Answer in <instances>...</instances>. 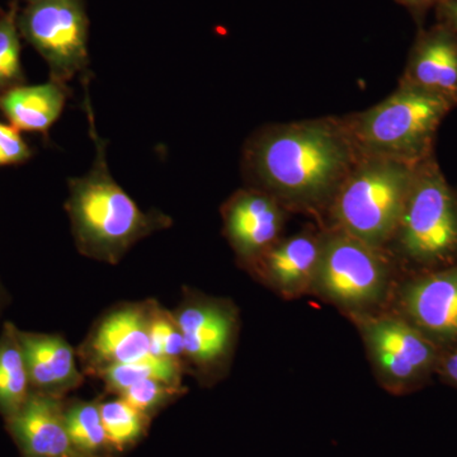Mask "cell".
<instances>
[{
  "mask_svg": "<svg viewBox=\"0 0 457 457\" xmlns=\"http://www.w3.org/2000/svg\"><path fill=\"white\" fill-rule=\"evenodd\" d=\"M453 107L438 96L399 84L375 106L343 119L361 156L420 164L431 158L436 134Z\"/></svg>",
  "mask_w": 457,
  "mask_h": 457,
  "instance_id": "obj_4",
  "label": "cell"
},
{
  "mask_svg": "<svg viewBox=\"0 0 457 457\" xmlns=\"http://www.w3.org/2000/svg\"><path fill=\"white\" fill-rule=\"evenodd\" d=\"M287 210L253 187L239 189L222 206L224 231L237 258L252 269L281 239Z\"/></svg>",
  "mask_w": 457,
  "mask_h": 457,
  "instance_id": "obj_9",
  "label": "cell"
},
{
  "mask_svg": "<svg viewBox=\"0 0 457 457\" xmlns=\"http://www.w3.org/2000/svg\"><path fill=\"white\" fill-rule=\"evenodd\" d=\"M402 305L420 329L441 338L457 337V270L433 273L411 282Z\"/></svg>",
  "mask_w": 457,
  "mask_h": 457,
  "instance_id": "obj_15",
  "label": "cell"
},
{
  "mask_svg": "<svg viewBox=\"0 0 457 457\" xmlns=\"http://www.w3.org/2000/svg\"><path fill=\"white\" fill-rule=\"evenodd\" d=\"M321 237L314 231H302L281 237L270 246L252 269L273 290L288 299L312 293L319 258Z\"/></svg>",
  "mask_w": 457,
  "mask_h": 457,
  "instance_id": "obj_11",
  "label": "cell"
},
{
  "mask_svg": "<svg viewBox=\"0 0 457 457\" xmlns=\"http://www.w3.org/2000/svg\"><path fill=\"white\" fill-rule=\"evenodd\" d=\"M399 84L457 104V38L446 26L433 27L418 37Z\"/></svg>",
  "mask_w": 457,
  "mask_h": 457,
  "instance_id": "obj_12",
  "label": "cell"
},
{
  "mask_svg": "<svg viewBox=\"0 0 457 457\" xmlns=\"http://www.w3.org/2000/svg\"><path fill=\"white\" fill-rule=\"evenodd\" d=\"M33 150L11 123L0 122V167L26 163Z\"/></svg>",
  "mask_w": 457,
  "mask_h": 457,
  "instance_id": "obj_25",
  "label": "cell"
},
{
  "mask_svg": "<svg viewBox=\"0 0 457 457\" xmlns=\"http://www.w3.org/2000/svg\"><path fill=\"white\" fill-rule=\"evenodd\" d=\"M389 248L425 263L457 251V198L432 156L417 165Z\"/></svg>",
  "mask_w": 457,
  "mask_h": 457,
  "instance_id": "obj_6",
  "label": "cell"
},
{
  "mask_svg": "<svg viewBox=\"0 0 457 457\" xmlns=\"http://www.w3.org/2000/svg\"><path fill=\"white\" fill-rule=\"evenodd\" d=\"M418 164L361 156L328 210V227L386 252Z\"/></svg>",
  "mask_w": 457,
  "mask_h": 457,
  "instance_id": "obj_3",
  "label": "cell"
},
{
  "mask_svg": "<svg viewBox=\"0 0 457 457\" xmlns=\"http://www.w3.org/2000/svg\"><path fill=\"white\" fill-rule=\"evenodd\" d=\"M147 335L150 352L156 357L176 361L186 357L185 342L174 317L158 306H147Z\"/></svg>",
  "mask_w": 457,
  "mask_h": 457,
  "instance_id": "obj_23",
  "label": "cell"
},
{
  "mask_svg": "<svg viewBox=\"0 0 457 457\" xmlns=\"http://www.w3.org/2000/svg\"><path fill=\"white\" fill-rule=\"evenodd\" d=\"M445 371H446V375L449 376L451 380L457 384V351L451 354L445 362Z\"/></svg>",
  "mask_w": 457,
  "mask_h": 457,
  "instance_id": "obj_28",
  "label": "cell"
},
{
  "mask_svg": "<svg viewBox=\"0 0 457 457\" xmlns=\"http://www.w3.org/2000/svg\"><path fill=\"white\" fill-rule=\"evenodd\" d=\"M87 348L97 371L117 363L134 362L152 353L147 306H126L102 319Z\"/></svg>",
  "mask_w": 457,
  "mask_h": 457,
  "instance_id": "obj_14",
  "label": "cell"
},
{
  "mask_svg": "<svg viewBox=\"0 0 457 457\" xmlns=\"http://www.w3.org/2000/svg\"><path fill=\"white\" fill-rule=\"evenodd\" d=\"M86 89L89 134L96 156L86 176L69 180L66 210L75 242L83 254L116 263L137 240L170 227V219L159 212H144L108 170L106 141L96 129L88 86Z\"/></svg>",
  "mask_w": 457,
  "mask_h": 457,
  "instance_id": "obj_2",
  "label": "cell"
},
{
  "mask_svg": "<svg viewBox=\"0 0 457 457\" xmlns=\"http://www.w3.org/2000/svg\"><path fill=\"white\" fill-rule=\"evenodd\" d=\"M98 375L104 378V383L112 392L121 394L132 385L147 378H154L162 383L180 386L182 370L179 362L162 359L150 353L134 362L107 366L99 370Z\"/></svg>",
  "mask_w": 457,
  "mask_h": 457,
  "instance_id": "obj_19",
  "label": "cell"
},
{
  "mask_svg": "<svg viewBox=\"0 0 457 457\" xmlns=\"http://www.w3.org/2000/svg\"><path fill=\"white\" fill-rule=\"evenodd\" d=\"M18 29L40 54L50 79L68 84L82 75L89 83V20L84 0H29L18 13Z\"/></svg>",
  "mask_w": 457,
  "mask_h": 457,
  "instance_id": "obj_7",
  "label": "cell"
},
{
  "mask_svg": "<svg viewBox=\"0 0 457 457\" xmlns=\"http://www.w3.org/2000/svg\"><path fill=\"white\" fill-rule=\"evenodd\" d=\"M18 339L29 383L41 393L55 395L80 384L73 348L62 337L18 332Z\"/></svg>",
  "mask_w": 457,
  "mask_h": 457,
  "instance_id": "obj_16",
  "label": "cell"
},
{
  "mask_svg": "<svg viewBox=\"0 0 457 457\" xmlns=\"http://www.w3.org/2000/svg\"><path fill=\"white\" fill-rule=\"evenodd\" d=\"M7 422L23 457H84L69 437L65 411L55 395L31 394Z\"/></svg>",
  "mask_w": 457,
  "mask_h": 457,
  "instance_id": "obj_10",
  "label": "cell"
},
{
  "mask_svg": "<svg viewBox=\"0 0 457 457\" xmlns=\"http://www.w3.org/2000/svg\"><path fill=\"white\" fill-rule=\"evenodd\" d=\"M192 362L212 366L227 356L233 345L236 317L228 306L212 302L192 303L174 315Z\"/></svg>",
  "mask_w": 457,
  "mask_h": 457,
  "instance_id": "obj_13",
  "label": "cell"
},
{
  "mask_svg": "<svg viewBox=\"0 0 457 457\" xmlns=\"http://www.w3.org/2000/svg\"><path fill=\"white\" fill-rule=\"evenodd\" d=\"M400 4L404 5L416 14L423 13L427 9L431 8L432 5H438L441 0H396Z\"/></svg>",
  "mask_w": 457,
  "mask_h": 457,
  "instance_id": "obj_27",
  "label": "cell"
},
{
  "mask_svg": "<svg viewBox=\"0 0 457 457\" xmlns=\"http://www.w3.org/2000/svg\"><path fill=\"white\" fill-rule=\"evenodd\" d=\"M357 326L378 378L398 389L431 365L433 348L416 327L389 315H356Z\"/></svg>",
  "mask_w": 457,
  "mask_h": 457,
  "instance_id": "obj_8",
  "label": "cell"
},
{
  "mask_svg": "<svg viewBox=\"0 0 457 457\" xmlns=\"http://www.w3.org/2000/svg\"><path fill=\"white\" fill-rule=\"evenodd\" d=\"M108 444L114 451H123L140 440L146 428L145 414L122 398L99 405Z\"/></svg>",
  "mask_w": 457,
  "mask_h": 457,
  "instance_id": "obj_22",
  "label": "cell"
},
{
  "mask_svg": "<svg viewBox=\"0 0 457 457\" xmlns=\"http://www.w3.org/2000/svg\"><path fill=\"white\" fill-rule=\"evenodd\" d=\"M312 293L350 314H368L389 288V254L356 237L327 227Z\"/></svg>",
  "mask_w": 457,
  "mask_h": 457,
  "instance_id": "obj_5",
  "label": "cell"
},
{
  "mask_svg": "<svg viewBox=\"0 0 457 457\" xmlns=\"http://www.w3.org/2000/svg\"><path fill=\"white\" fill-rule=\"evenodd\" d=\"M23 2H25V3H26V2H29V0H23Z\"/></svg>",
  "mask_w": 457,
  "mask_h": 457,
  "instance_id": "obj_29",
  "label": "cell"
},
{
  "mask_svg": "<svg viewBox=\"0 0 457 457\" xmlns=\"http://www.w3.org/2000/svg\"><path fill=\"white\" fill-rule=\"evenodd\" d=\"M29 376L18 332L5 327L0 338V413L11 418L29 398Z\"/></svg>",
  "mask_w": 457,
  "mask_h": 457,
  "instance_id": "obj_18",
  "label": "cell"
},
{
  "mask_svg": "<svg viewBox=\"0 0 457 457\" xmlns=\"http://www.w3.org/2000/svg\"><path fill=\"white\" fill-rule=\"evenodd\" d=\"M68 97V84L51 79L36 86L22 84L0 96V111L18 131L47 137Z\"/></svg>",
  "mask_w": 457,
  "mask_h": 457,
  "instance_id": "obj_17",
  "label": "cell"
},
{
  "mask_svg": "<svg viewBox=\"0 0 457 457\" xmlns=\"http://www.w3.org/2000/svg\"><path fill=\"white\" fill-rule=\"evenodd\" d=\"M360 158L345 119L319 117L254 131L242 170L248 187L275 197L288 212L327 215Z\"/></svg>",
  "mask_w": 457,
  "mask_h": 457,
  "instance_id": "obj_1",
  "label": "cell"
},
{
  "mask_svg": "<svg viewBox=\"0 0 457 457\" xmlns=\"http://www.w3.org/2000/svg\"><path fill=\"white\" fill-rule=\"evenodd\" d=\"M442 25L446 26L457 38V0H441L437 5Z\"/></svg>",
  "mask_w": 457,
  "mask_h": 457,
  "instance_id": "obj_26",
  "label": "cell"
},
{
  "mask_svg": "<svg viewBox=\"0 0 457 457\" xmlns=\"http://www.w3.org/2000/svg\"><path fill=\"white\" fill-rule=\"evenodd\" d=\"M180 393H182L180 386L162 383L154 378H147L123 390L120 395L132 407L149 417L152 411L163 407L165 403L179 395Z\"/></svg>",
  "mask_w": 457,
  "mask_h": 457,
  "instance_id": "obj_24",
  "label": "cell"
},
{
  "mask_svg": "<svg viewBox=\"0 0 457 457\" xmlns=\"http://www.w3.org/2000/svg\"><path fill=\"white\" fill-rule=\"evenodd\" d=\"M65 425L75 449L84 457H108V444L101 411L92 403H78L65 411Z\"/></svg>",
  "mask_w": 457,
  "mask_h": 457,
  "instance_id": "obj_20",
  "label": "cell"
},
{
  "mask_svg": "<svg viewBox=\"0 0 457 457\" xmlns=\"http://www.w3.org/2000/svg\"><path fill=\"white\" fill-rule=\"evenodd\" d=\"M20 9V0L0 9V96L26 84L21 59L22 36L18 29Z\"/></svg>",
  "mask_w": 457,
  "mask_h": 457,
  "instance_id": "obj_21",
  "label": "cell"
}]
</instances>
